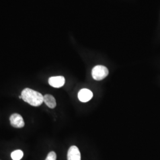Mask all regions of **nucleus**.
Wrapping results in <instances>:
<instances>
[{"mask_svg": "<svg viewBox=\"0 0 160 160\" xmlns=\"http://www.w3.org/2000/svg\"><path fill=\"white\" fill-rule=\"evenodd\" d=\"M67 158L68 160H81L80 150L77 147L71 146L69 148Z\"/></svg>", "mask_w": 160, "mask_h": 160, "instance_id": "423d86ee", "label": "nucleus"}, {"mask_svg": "<svg viewBox=\"0 0 160 160\" xmlns=\"http://www.w3.org/2000/svg\"><path fill=\"white\" fill-rule=\"evenodd\" d=\"M92 74L93 79L100 81L104 79L108 75L109 70L103 65H97L92 69Z\"/></svg>", "mask_w": 160, "mask_h": 160, "instance_id": "f03ea898", "label": "nucleus"}, {"mask_svg": "<svg viewBox=\"0 0 160 160\" xmlns=\"http://www.w3.org/2000/svg\"><path fill=\"white\" fill-rule=\"evenodd\" d=\"M43 102L51 109H53L57 106L56 100L54 97L50 94H46L43 96Z\"/></svg>", "mask_w": 160, "mask_h": 160, "instance_id": "0eeeda50", "label": "nucleus"}, {"mask_svg": "<svg viewBox=\"0 0 160 160\" xmlns=\"http://www.w3.org/2000/svg\"><path fill=\"white\" fill-rule=\"evenodd\" d=\"M48 82L49 85L53 87L60 88L65 84V79L63 76L51 77L49 78Z\"/></svg>", "mask_w": 160, "mask_h": 160, "instance_id": "39448f33", "label": "nucleus"}, {"mask_svg": "<svg viewBox=\"0 0 160 160\" xmlns=\"http://www.w3.org/2000/svg\"><path fill=\"white\" fill-rule=\"evenodd\" d=\"M45 160H57V154H56V153L53 151L50 152L48 155Z\"/></svg>", "mask_w": 160, "mask_h": 160, "instance_id": "1a4fd4ad", "label": "nucleus"}, {"mask_svg": "<svg viewBox=\"0 0 160 160\" xmlns=\"http://www.w3.org/2000/svg\"><path fill=\"white\" fill-rule=\"evenodd\" d=\"M10 121L12 126L16 128H22L24 126V122L20 114L17 113L12 114L10 118Z\"/></svg>", "mask_w": 160, "mask_h": 160, "instance_id": "7ed1b4c3", "label": "nucleus"}, {"mask_svg": "<svg viewBox=\"0 0 160 160\" xmlns=\"http://www.w3.org/2000/svg\"><path fill=\"white\" fill-rule=\"evenodd\" d=\"M23 151L22 150L17 149L12 152L11 157L12 160H20L23 158Z\"/></svg>", "mask_w": 160, "mask_h": 160, "instance_id": "6e6552de", "label": "nucleus"}, {"mask_svg": "<svg viewBox=\"0 0 160 160\" xmlns=\"http://www.w3.org/2000/svg\"><path fill=\"white\" fill-rule=\"evenodd\" d=\"M21 96L25 102L32 106H39L43 102V96L41 93L29 88L24 89Z\"/></svg>", "mask_w": 160, "mask_h": 160, "instance_id": "f257e3e1", "label": "nucleus"}, {"mask_svg": "<svg viewBox=\"0 0 160 160\" xmlns=\"http://www.w3.org/2000/svg\"><path fill=\"white\" fill-rule=\"evenodd\" d=\"M93 96V94L91 90L87 88H82L78 94V97L80 102L86 103L90 101Z\"/></svg>", "mask_w": 160, "mask_h": 160, "instance_id": "20e7f679", "label": "nucleus"}]
</instances>
